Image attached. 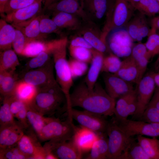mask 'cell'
Here are the masks:
<instances>
[{"instance_id": "31", "label": "cell", "mask_w": 159, "mask_h": 159, "mask_svg": "<svg viewBox=\"0 0 159 159\" xmlns=\"http://www.w3.org/2000/svg\"><path fill=\"white\" fill-rule=\"evenodd\" d=\"M20 64L17 54L11 49L0 52V71H14Z\"/></svg>"}, {"instance_id": "23", "label": "cell", "mask_w": 159, "mask_h": 159, "mask_svg": "<svg viewBox=\"0 0 159 159\" xmlns=\"http://www.w3.org/2000/svg\"><path fill=\"white\" fill-rule=\"evenodd\" d=\"M52 19L60 29H65L70 30L79 29L81 25L78 16L63 12L53 13Z\"/></svg>"}, {"instance_id": "58", "label": "cell", "mask_w": 159, "mask_h": 159, "mask_svg": "<svg viewBox=\"0 0 159 159\" xmlns=\"http://www.w3.org/2000/svg\"><path fill=\"white\" fill-rule=\"evenodd\" d=\"M51 0H45L44 1V6L43 8V11L46 10L47 6Z\"/></svg>"}, {"instance_id": "54", "label": "cell", "mask_w": 159, "mask_h": 159, "mask_svg": "<svg viewBox=\"0 0 159 159\" xmlns=\"http://www.w3.org/2000/svg\"><path fill=\"white\" fill-rule=\"evenodd\" d=\"M151 29L150 32L159 33V16L154 17L151 21Z\"/></svg>"}, {"instance_id": "44", "label": "cell", "mask_w": 159, "mask_h": 159, "mask_svg": "<svg viewBox=\"0 0 159 159\" xmlns=\"http://www.w3.org/2000/svg\"><path fill=\"white\" fill-rule=\"evenodd\" d=\"M15 28V36L12 43V47L17 54L22 55L28 41L22 31L19 28Z\"/></svg>"}, {"instance_id": "9", "label": "cell", "mask_w": 159, "mask_h": 159, "mask_svg": "<svg viewBox=\"0 0 159 159\" xmlns=\"http://www.w3.org/2000/svg\"><path fill=\"white\" fill-rule=\"evenodd\" d=\"M67 115L75 120L82 126L99 134L106 133L109 121L103 118V116L84 110H78L73 108L67 111Z\"/></svg>"}, {"instance_id": "55", "label": "cell", "mask_w": 159, "mask_h": 159, "mask_svg": "<svg viewBox=\"0 0 159 159\" xmlns=\"http://www.w3.org/2000/svg\"><path fill=\"white\" fill-rule=\"evenodd\" d=\"M9 0H0V13L1 14H4V8Z\"/></svg>"}, {"instance_id": "35", "label": "cell", "mask_w": 159, "mask_h": 159, "mask_svg": "<svg viewBox=\"0 0 159 159\" xmlns=\"http://www.w3.org/2000/svg\"><path fill=\"white\" fill-rule=\"evenodd\" d=\"M136 96V90L127 93L119 98L116 101L114 115L115 119L117 121L124 120L125 109L130 101Z\"/></svg>"}, {"instance_id": "37", "label": "cell", "mask_w": 159, "mask_h": 159, "mask_svg": "<svg viewBox=\"0 0 159 159\" xmlns=\"http://www.w3.org/2000/svg\"><path fill=\"white\" fill-rule=\"evenodd\" d=\"M121 62L119 57L110 53L104 58L101 72L116 73L120 67Z\"/></svg>"}, {"instance_id": "49", "label": "cell", "mask_w": 159, "mask_h": 159, "mask_svg": "<svg viewBox=\"0 0 159 159\" xmlns=\"http://www.w3.org/2000/svg\"><path fill=\"white\" fill-rule=\"evenodd\" d=\"M26 104L17 98L14 95L10 97V108L14 117L26 105Z\"/></svg>"}, {"instance_id": "40", "label": "cell", "mask_w": 159, "mask_h": 159, "mask_svg": "<svg viewBox=\"0 0 159 159\" xmlns=\"http://www.w3.org/2000/svg\"><path fill=\"white\" fill-rule=\"evenodd\" d=\"M39 26L41 33L44 35L52 33H59L60 32V29L54 21L46 15H40Z\"/></svg>"}, {"instance_id": "15", "label": "cell", "mask_w": 159, "mask_h": 159, "mask_svg": "<svg viewBox=\"0 0 159 159\" xmlns=\"http://www.w3.org/2000/svg\"><path fill=\"white\" fill-rule=\"evenodd\" d=\"M46 10L52 13L63 12L72 14L84 21L90 20L84 9V0H57L50 5Z\"/></svg>"}, {"instance_id": "48", "label": "cell", "mask_w": 159, "mask_h": 159, "mask_svg": "<svg viewBox=\"0 0 159 159\" xmlns=\"http://www.w3.org/2000/svg\"><path fill=\"white\" fill-rule=\"evenodd\" d=\"M130 55L135 61L145 56L148 57V51L145 44L139 42L133 47Z\"/></svg>"}, {"instance_id": "20", "label": "cell", "mask_w": 159, "mask_h": 159, "mask_svg": "<svg viewBox=\"0 0 159 159\" xmlns=\"http://www.w3.org/2000/svg\"><path fill=\"white\" fill-rule=\"evenodd\" d=\"M91 50L92 58L91 65L84 82L88 87L92 88L97 82L99 74L101 72L104 57L103 53L93 48Z\"/></svg>"}, {"instance_id": "11", "label": "cell", "mask_w": 159, "mask_h": 159, "mask_svg": "<svg viewBox=\"0 0 159 159\" xmlns=\"http://www.w3.org/2000/svg\"><path fill=\"white\" fill-rule=\"evenodd\" d=\"M116 121L121 129L129 136L133 137L135 135H140L153 138L159 136L158 123L127 119Z\"/></svg>"}, {"instance_id": "12", "label": "cell", "mask_w": 159, "mask_h": 159, "mask_svg": "<svg viewBox=\"0 0 159 159\" xmlns=\"http://www.w3.org/2000/svg\"><path fill=\"white\" fill-rule=\"evenodd\" d=\"M36 135L31 130L24 133L17 143L20 150L29 159H45L46 151Z\"/></svg>"}, {"instance_id": "21", "label": "cell", "mask_w": 159, "mask_h": 159, "mask_svg": "<svg viewBox=\"0 0 159 159\" xmlns=\"http://www.w3.org/2000/svg\"><path fill=\"white\" fill-rule=\"evenodd\" d=\"M114 74L125 80L137 84L141 80L136 63L130 55L122 61L119 69Z\"/></svg>"}, {"instance_id": "16", "label": "cell", "mask_w": 159, "mask_h": 159, "mask_svg": "<svg viewBox=\"0 0 159 159\" xmlns=\"http://www.w3.org/2000/svg\"><path fill=\"white\" fill-rule=\"evenodd\" d=\"M100 134L80 125L75 126L70 140L83 154L90 151Z\"/></svg>"}, {"instance_id": "38", "label": "cell", "mask_w": 159, "mask_h": 159, "mask_svg": "<svg viewBox=\"0 0 159 159\" xmlns=\"http://www.w3.org/2000/svg\"><path fill=\"white\" fill-rule=\"evenodd\" d=\"M91 49L70 45L69 47V53L72 58L87 63L91 62L92 54Z\"/></svg>"}, {"instance_id": "8", "label": "cell", "mask_w": 159, "mask_h": 159, "mask_svg": "<svg viewBox=\"0 0 159 159\" xmlns=\"http://www.w3.org/2000/svg\"><path fill=\"white\" fill-rule=\"evenodd\" d=\"M54 65L51 59L40 67L25 71L21 80L40 89L57 83L54 74Z\"/></svg>"}, {"instance_id": "61", "label": "cell", "mask_w": 159, "mask_h": 159, "mask_svg": "<svg viewBox=\"0 0 159 159\" xmlns=\"http://www.w3.org/2000/svg\"><path fill=\"white\" fill-rule=\"evenodd\" d=\"M159 2V0H157Z\"/></svg>"}, {"instance_id": "45", "label": "cell", "mask_w": 159, "mask_h": 159, "mask_svg": "<svg viewBox=\"0 0 159 159\" xmlns=\"http://www.w3.org/2000/svg\"><path fill=\"white\" fill-rule=\"evenodd\" d=\"M45 0H9L4 8V14H8L17 10L29 6L37 1H43Z\"/></svg>"}, {"instance_id": "19", "label": "cell", "mask_w": 159, "mask_h": 159, "mask_svg": "<svg viewBox=\"0 0 159 159\" xmlns=\"http://www.w3.org/2000/svg\"><path fill=\"white\" fill-rule=\"evenodd\" d=\"M62 38L48 41L36 40L27 43L22 55L29 57H33L40 53L49 51L52 54L54 50L63 42Z\"/></svg>"}, {"instance_id": "6", "label": "cell", "mask_w": 159, "mask_h": 159, "mask_svg": "<svg viewBox=\"0 0 159 159\" xmlns=\"http://www.w3.org/2000/svg\"><path fill=\"white\" fill-rule=\"evenodd\" d=\"M106 41L110 50L118 57H127L131 55L133 40L125 26L112 29L107 35Z\"/></svg>"}, {"instance_id": "51", "label": "cell", "mask_w": 159, "mask_h": 159, "mask_svg": "<svg viewBox=\"0 0 159 159\" xmlns=\"http://www.w3.org/2000/svg\"><path fill=\"white\" fill-rule=\"evenodd\" d=\"M70 45L85 47L89 49H93L91 46L82 36H78L72 39Z\"/></svg>"}, {"instance_id": "43", "label": "cell", "mask_w": 159, "mask_h": 159, "mask_svg": "<svg viewBox=\"0 0 159 159\" xmlns=\"http://www.w3.org/2000/svg\"><path fill=\"white\" fill-rule=\"evenodd\" d=\"M149 60L159 54V34L155 32H150L145 44Z\"/></svg>"}, {"instance_id": "30", "label": "cell", "mask_w": 159, "mask_h": 159, "mask_svg": "<svg viewBox=\"0 0 159 159\" xmlns=\"http://www.w3.org/2000/svg\"><path fill=\"white\" fill-rule=\"evenodd\" d=\"M26 117L29 128L37 136L46 124L47 117L39 113L29 104H26Z\"/></svg>"}, {"instance_id": "50", "label": "cell", "mask_w": 159, "mask_h": 159, "mask_svg": "<svg viewBox=\"0 0 159 159\" xmlns=\"http://www.w3.org/2000/svg\"><path fill=\"white\" fill-rule=\"evenodd\" d=\"M145 15H143L139 26L136 41H141L145 37L148 36L150 31Z\"/></svg>"}, {"instance_id": "46", "label": "cell", "mask_w": 159, "mask_h": 159, "mask_svg": "<svg viewBox=\"0 0 159 159\" xmlns=\"http://www.w3.org/2000/svg\"><path fill=\"white\" fill-rule=\"evenodd\" d=\"M140 120L148 122L159 123V110L154 107L148 106Z\"/></svg>"}, {"instance_id": "5", "label": "cell", "mask_w": 159, "mask_h": 159, "mask_svg": "<svg viewBox=\"0 0 159 159\" xmlns=\"http://www.w3.org/2000/svg\"><path fill=\"white\" fill-rule=\"evenodd\" d=\"M106 133L108 137V159H118L135 139L121 129L115 118L109 121Z\"/></svg>"}, {"instance_id": "25", "label": "cell", "mask_w": 159, "mask_h": 159, "mask_svg": "<svg viewBox=\"0 0 159 159\" xmlns=\"http://www.w3.org/2000/svg\"><path fill=\"white\" fill-rule=\"evenodd\" d=\"M107 133L100 134L94 143L90 153L85 159H107L108 152V138Z\"/></svg>"}, {"instance_id": "29", "label": "cell", "mask_w": 159, "mask_h": 159, "mask_svg": "<svg viewBox=\"0 0 159 159\" xmlns=\"http://www.w3.org/2000/svg\"><path fill=\"white\" fill-rule=\"evenodd\" d=\"M37 90L35 86L21 80L16 84L14 95L25 103L29 104L35 96Z\"/></svg>"}, {"instance_id": "59", "label": "cell", "mask_w": 159, "mask_h": 159, "mask_svg": "<svg viewBox=\"0 0 159 159\" xmlns=\"http://www.w3.org/2000/svg\"><path fill=\"white\" fill-rule=\"evenodd\" d=\"M134 7V6L140 0H127Z\"/></svg>"}, {"instance_id": "60", "label": "cell", "mask_w": 159, "mask_h": 159, "mask_svg": "<svg viewBox=\"0 0 159 159\" xmlns=\"http://www.w3.org/2000/svg\"><path fill=\"white\" fill-rule=\"evenodd\" d=\"M57 0H51L50 1H49V4H48V6L47 7L50 5L51 4H52V3H53V2L56 1H57Z\"/></svg>"}, {"instance_id": "56", "label": "cell", "mask_w": 159, "mask_h": 159, "mask_svg": "<svg viewBox=\"0 0 159 159\" xmlns=\"http://www.w3.org/2000/svg\"><path fill=\"white\" fill-rule=\"evenodd\" d=\"M155 85L159 87V72H152Z\"/></svg>"}, {"instance_id": "34", "label": "cell", "mask_w": 159, "mask_h": 159, "mask_svg": "<svg viewBox=\"0 0 159 159\" xmlns=\"http://www.w3.org/2000/svg\"><path fill=\"white\" fill-rule=\"evenodd\" d=\"M11 96H1L0 107V127L14 123L16 122L10 108Z\"/></svg>"}, {"instance_id": "4", "label": "cell", "mask_w": 159, "mask_h": 159, "mask_svg": "<svg viewBox=\"0 0 159 159\" xmlns=\"http://www.w3.org/2000/svg\"><path fill=\"white\" fill-rule=\"evenodd\" d=\"M68 39H66L56 48L52 53L56 80L66 95L69 106L70 90L73 85L68 61L67 59V46Z\"/></svg>"}, {"instance_id": "17", "label": "cell", "mask_w": 159, "mask_h": 159, "mask_svg": "<svg viewBox=\"0 0 159 159\" xmlns=\"http://www.w3.org/2000/svg\"><path fill=\"white\" fill-rule=\"evenodd\" d=\"M42 2L37 1L29 6L6 14L4 19L12 25L26 22L39 15L42 11Z\"/></svg>"}, {"instance_id": "53", "label": "cell", "mask_w": 159, "mask_h": 159, "mask_svg": "<svg viewBox=\"0 0 159 159\" xmlns=\"http://www.w3.org/2000/svg\"><path fill=\"white\" fill-rule=\"evenodd\" d=\"M148 106L154 107L159 110V87H155L153 96Z\"/></svg>"}, {"instance_id": "14", "label": "cell", "mask_w": 159, "mask_h": 159, "mask_svg": "<svg viewBox=\"0 0 159 159\" xmlns=\"http://www.w3.org/2000/svg\"><path fill=\"white\" fill-rule=\"evenodd\" d=\"M103 73L105 90L112 98L116 100L134 90L131 83L114 74Z\"/></svg>"}, {"instance_id": "22", "label": "cell", "mask_w": 159, "mask_h": 159, "mask_svg": "<svg viewBox=\"0 0 159 159\" xmlns=\"http://www.w3.org/2000/svg\"><path fill=\"white\" fill-rule=\"evenodd\" d=\"M40 15H38L26 22L12 25L14 27L19 28L22 31L28 42L36 40L44 41L46 37V35L42 34L40 31Z\"/></svg>"}, {"instance_id": "3", "label": "cell", "mask_w": 159, "mask_h": 159, "mask_svg": "<svg viewBox=\"0 0 159 159\" xmlns=\"http://www.w3.org/2000/svg\"><path fill=\"white\" fill-rule=\"evenodd\" d=\"M73 120L69 115L64 121H62L58 118L47 117L46 124L37 136L39 140L41 142H55L71 140L75 127Z\"/></svg>"}, {"instance_id": "7", "label": "cell", "mask_w": 159, "mask_h": 159, "mask_svg": "<svg viewBox=\"0 0 159 159\" xmlns=\"http://www.w3.org/2000/svg\"><path fill=\"white\" fill-rule=\"evenodd\" d=\"M134 9L127 0H115L107 11L103 30L108 32L113 28L125 26L132 17Z\"/></svg>"}, {"instance_id": "1", "label": "cell", "mask_w": 159, "mask_h": 159, "mask_svg": "<svg viewBox=\"0 0 159 159\" xmlns=\"http://www.w3.org/2000/svg\"><path fill=\"white\" fill-rule=\"evenodd\" d=\"M116 102V100L111 97L99 83L90 88L83 81L70 93L68 110L80 107L99 115L111 116L114 115Z\"/></svg>"}, {"instance_id": "57", "label": "cell", "mask_w": 159, "mask_h": 159, "mask_svg": "<svg viewBox=\"0 0 159 159\" xmlns=\"http://www.w3.org/2000/svg\"><path fill=\"white\" fill-rule=\"evenodd\" d=\"M154 66L156 71L157 72H159V56L155 62Z\"/></svg>"}, {"instance_id": "26", "label": "cell", "mask_w": 159, "mask_h": 159, "mask_svg": "<svg viewBox=\"0 0 159 159\" xmlns=\"http://www.w3.org/2000/svg\"><path fill=\"white\" fill-rule=\"evenodd\" d=\"M14 71H0V93L1 96L14 95L16 86L18 81Z\"/></svg>"}, {"instance_id": "47", "label": "cell", "mask_w": 159, "mask_h": 159, "mask_svg": "<svg viewBox=\"0 0 159 159\" xmlns=\"http://www.w3.org/2000/svg\"><path fill=\"white\" fill-rule=\"evenodd\" d=\"M143 15L140 13L127 23L128 25L126 27L129 34L133 41H136L138 31Z\"/></svg>"}, {"instance_id": "33", "label": "cell", "mask_w": 159, "mask_h": 159, "mask_svg": "<svg viewBox=\"0 0 159 159\" xmlns=\"http://www.w3.org/2000/svg\"><path fill=\"white\" fill-rule=\"evenodd\" d=\"M118 159H150L135 139L130 143Z\"/></svg>"}, {"instance_id": "27", "label": "cell", "mask_w": 159, "mask_h": 159, "mask_svg": "<svg viewBox=\"0 0 159 159\" xmlns=\"http://www.w3.org/2000/svg\"><path fill=\"white\" fill-rule=\"evenodd\" d=\"M15 34V29L12 25L9 24L4 19H0V51L11 49Z\"/></svg>"}, {"instance_id": "18", "label": "cell", "mask_w": 159, "mask_h": 159, "mask_svg": "<svg viewBox=\"0 0 159 159\" xmlns=\"http://www.w3.org/2000/svg\"><path fill=\"white\" fill-rule=\"evenodd\" d=\"M24 133V130L17 121L0 127V150L17 143Z\"/></svg>"}, {"instance_id": "52", "label": "cell", "mask_w": 159, "mask_h": 159, "mask_svg": "<svg viewBox=\"0 0 159 159\" xmlns=\"http://www.w3.org/2000/svg\"><path fill=\"white\" fill-rule=\"evenodd\" d=\"M137 107V102L136 96L129 102L125 109L124 116V120L127 119V117L130 115H133L136 111Z\"/></svg>"}, {"instance_id": "42", "label": "cell", "mask_w": 159, "mask_h": 159, "mask_svg": "<svg viewBox=\"0 0 159 159\" xmlns=\"http://www.w3.org/2000/svg\"><path fill=\"white\" fill-rule=\"evenodd\" d=\"M0 159H28L19 149L17 143L0 150Z\"/></svg>"}, {"instance_id": "39", "label": "cell", "mask_w": 159, "mask_h": 159, "mask_svg": "<svg viewBox=\"0 0 159 159\" xmlns=\"http://www.w3.org/2000/svg\"><path fill=\"white\" fill-rule=\"evenodd\" d=\"M51 55H52V54L50 52L45 51L32 57L26 66L25 71L43 66L51 60L50 57Z\"/></svg>"}, {"instance_id": "10", "label": "cell", "mask_w": 159, "mask_h": 159, "mask_svg": "<svg viewBox=\"0 0 159 159\" xmlns=\"http://www.w3.org/2000/svg\"><path fill=\"white\" fill-rule=\"evenodd\" d=\"M137 85L136 91L137 107L133 116L140 119L147 107L155 88L152 72L143 76Z\"/></svg>"}, {"instance_id": "36", "label": "cell", "mask_w": 159, "mask_h": 159, "mask_svg": "<svg viewBox=\"0 0 159 159\" xmlns=\"http://www.w3.org/2000/svg\"><path fill=\"white\" fill-rule=\"evenodd\" d=\"M134 7L140 13L150 16L159 13V2L157 0H140Z\"/></svg>"}, {"instance_id": "24", "label": "cell", "mask_w": 159, "mask_h": 159, "mask_svg": "<svg viewBox=\"0 0 159 159\" xmlns=\"http://www.w3.org/2000/svg\"><path fill=\"white\" fill-rule=\"evenodd\" d=\"M84 9L95 18L100 19L114 3L110 0H84Z\"/></svg>"}, {"instance_id": "13", "label": "cell", "mask_w": 159, "mask_h": 159, "mask_svg": "<svg viewBox=\"0 0 159 159\" xmlns=\"http://www.w3.org/2000/svg\"><path fill=\"white\" fill-rule=\"evenodd\" d=\"M43 147L57 159H80L82 158L83 154L70 140L61 142L49 141Z\"/></svg>"}, {"instance_id": "32", "label": "cell", "mask_w": 159, "mask_h": 159, "mask_svg": "<svg viewBox=\"0 0 159 159\" xmlns=\"http://www.w3.org/2000/svg\"><path fill=\"white\" fill-rule=\"evenodd\" d=\"M137 139L150 159H159V140L137 135Z\"/></svg>"}, {"instance_id": "28", "label": "cell", "mask_w": 159, "mask_h": 159, "mask_svg": "<svg viewBox=\"0 0 159 159\" xmlns=\"http://www.w3.org/2000/svg\"><path fill=\"white\" fill-rule=\"evenodd\" d=\"M81 34L94 49L103 54L107 51L108 46L102 38L101 33L99 34L94 29L87 28L82 30Z\"/></svg>"}, {"instance_id": "2", "label": "cell", "mask_w": 159, "mask_h": 159, "mask_svg": "<svg viewBox=\"0 0 159 159\" xmlns=\"http://www.w3.org/2000/svg\"><path fill=\"white\" fill-rule=\"evenodd\" d=\"M37 89L36 95L29 104L39 113L46 117H54L55 115L60 116L67 112V99L58 83Z\"/></svg>"}, {"instance_id": "41", "label": "cell", "mask_w": 159, "mask_h": 159, "mask_svg": "<svg viewBox=\"0 0 159 159\" xmlns=\"http://www.w3.org/2000/svg\"><path fill=\"white\" fill-rule=\"evenodd\" d=\"M68 63L72 76L74 79L85 74L88 70L87 63L72 58L69 60Z\"/></svg>"}]
</instances>
